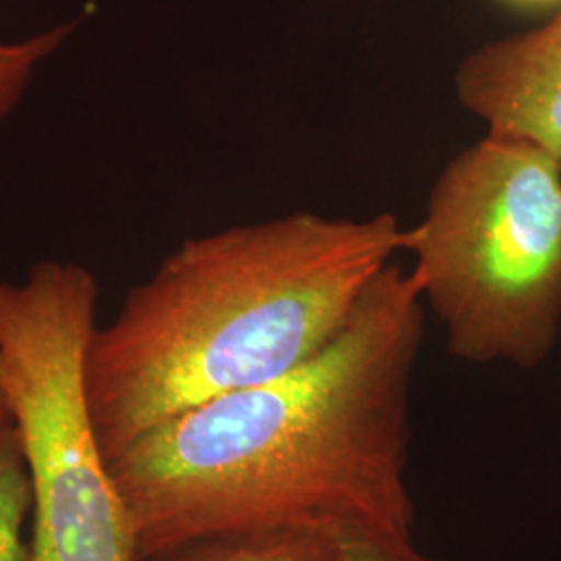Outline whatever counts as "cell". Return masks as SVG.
Here are the masks:
<instances>
[{"instance_id":"obj_1","label":"cell","mask_w":561,"mask_h":561,"mask_svg":"<svg viewBox=\"0 0 561 561\" xmlns=\"http://www.w3.org/2000/svg\"><path fill=\"white\" fill-rule=\"evenodd\" d=\"M426 306L389 262L321 352L198 403L108 456L140 561L273 533L414 541L412 385Z\"/></svg>"},{"instance_id":"obj_2","label":"cell","mask_w":561,"mask_h":561,"mask_svg":"<svg viewBox=\"0 0 561 561\" xmlns=\"http://www.w3.org/2000/svg\"><path fill=\"white\" fill-rule=\"evenodd\" d=\"M403 243L389 213L301 210L183 241L90 340L85 385L104 456L312 358Z\"/></svg>"},{"instance_id":"obj_3","label":"cell","mask_w":561,"mask_h":561,"mask_svg":"<svg viewBox=\"0 0 561 561\" xmlns=\"http://www.w3.org/2000/svg\"><path fill=\"white\" fill-rule=\"evenodd\" d=\"M403 252L454 360H549L561 333V169L537 146L486 134L463 148Z\"/></svg>"},{"instance_id":"obj_4","label":"cell","mask_w":561,"mask_h":561,"mask_svg":"<svg viewBox=\"0 0 561 561\" xmlns=\"http://www.w3.org/2000/svg\"><path fill=\"white\" fill-rule=\"evenodd\" d=\"M99 296L76 262L44 261L0 283L2 381L32 484L30 561H140L88 400Z\"/></svg>"},{"instance_id":"obj_5","label":"cell","mask_w":561,"mask_h":561,"mask_svg":"<svg viewBox=\"0 0 561 561\" xmlns=\"http://www.w3.org/2000/svg\"><path fill=\"white\" fill-rule=\"evenodd\" d=\"M454 88L486 134L537 146L561 169V9L537 30L474 48Z\"/></svg>"},{"instance_id":"obj_6","label":"cell","mask_w":561,"mask_h":561,"mask_svg":"<svg viewBox=\"0 0 561 561\" xmlns=\"http://www.w3.org/2000/svg\"><path fill=\"white\" fill-rule=\"evenodd\" d=\"M340 542L314 533H273L190 542L141 561H337Z\"/></svg>"},{"instance_id":"obj_7","label":"cell","mask_w":561,"mask_h":561,"mask_svg":"<svg viewBox=\"0 0 561 561\" xmlns=\"http://www.w3.org/2000/svg\"><path fill=\"white\" fill-rule=\"evenodd\" d=\"M32 514V484L13 422L0 424V561H30L23 524Z\"/></svg>"},{"instance_id":"obj_8","label":"cell","mask_w":561,"mask_h":561,"mask_svg":"<svg viewBox=\"0 0 561 561\" xmlns=\"http://www.w3.org/2000/svg\"><path fill=\"white\" fill-rule=\"evenodd\" d=\"M73 30L76 23H60L25 41L0 42V125L15 113L42 62L69 41Z\"/></svg>"},{"instance_id":"obj_9","label":"cell","mask_w":561,"mask_h":561,"mask_svg":"<svg viewBox=\"0 0 561 561\" xmlns=\"http://www.w3.org/2000/svg\"><path fill=\"white\" fill-rule=\"evenodd\" d=\"M337 561H442L421 551L414 541L391 539H343Z\"/></svg>"},{"instance_id":"obj_10","label":"cell","mask_w":561,"mask_h":561,"mask_svg":"<svg viewBox=\"0 0 561 561\" xmlns=\"http://www.w3.org/2000/svg\"><path fill=\"white\" fill-rule=\"evenodd\" d=\"M13 422L11 416V408L7 400V391H4V381H2V360H0V424H9Z\"/></svg>"},{"instance_id":"obj_11","label":"cell","mask_w":561,"mask_h":561,"mask_svg":"<svg viewBox=\"0 0 561 561\" xmlns=\"http://www.w3.org/2000/svg\"><path fill=\"white\" fill-rule=\"evenodd\" d=\"M512 7H547V4H553V2H561V0H503Z\"/></svg>"}]
</instances>
